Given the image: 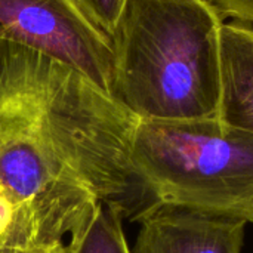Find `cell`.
<instances>
[{
	"mask_svg": "<svg viewBox=\"0 0 253 253\" xmlns=\"http://www.w3.org/2000/svg\"><path fill=\"white\" fill-rule=\"evenodd\" d=\"M138 120L74 68L0 39V145L27 136L52 141L99 202L139 222L160 203L130 163Z\"/></svg>",
	"mask_w": 253,
	"mask_h": 253,
	"instance_id": "cell-1",
	"label": "cell"
},
{
	"mask_svg": "<svg viewBox=\"0 0 253 253\" xmlns=\"http://www.w3.org/2000/svg\"><path fill=\"white\" fill-rule=\"evenodd\" d=\"M224 21L211 0H127L111 96L139 120H218Z\"/></svg>",
	"mask_w": 253,
	"mask_h": 253,
	"instance_id": "cell-2",
	"label": "cell"
},
{
	"mask_svg": "<svg viewBox=\"0 0 253 253\" xmlns=\"http://www.w3.org/2000/svg\"><path fill=\"white\" fill-rule=\"evenodd\" d=\"M129 157L159 203L253 224V133L219 120H138Z\"/></svg>",
	"mask_w": 253,
	"mask_h": 253,
	"instance_id": "cell-3",
	"label": "cell"
},
{
	"mask_svg": "<svg viewBox=\"0 0 253 253\" xmlns=\"http://www.w3.org/2000/svg\"><path fill=\"white\" fill-rule=\"evenodd\" d=\"M98 202L49 139L27 136L0 145V249L64 245Z\"/></svg>",
	"mask_w": 253,
	"mask_h": 253,
	"instance_id": "cell-4",
	"label": "cell"
},
{
	"mask_svg": "<svg viewBox=\"0 0 253 253\" xmlns=\"http://www.w3.org/2000/svg\"><path fill=\"white\" fill-rule=\"evenodd\" d=\"M0 39L36 49L113 95V40L71 0H0Z\"/></svg>",
	"mask_w": 253,
	"mask_h": 253,
	"instance_id": "cell-5",
	"label": "cell"
},
{
	"mask_svg": "<svg viewBox=\"0 0 253 253\" xmlns=\"http://www.w3.org/2000/svg\"><path fill=\"white\" fill-rule=\"evenodd\" d=\"M132 253H242L246 224L160 203L141 219Z\"/></svg>",
	"mask_w": 253,
	"mask_h": 253,
	"instance_id": "cell-6",
	"label": "cell"
},
{
	"mask_svg": "<svg viewBox=\"0 0 253 253\" xmlns=\"http://www.w3.org/2000/svg\"><path fill=\"white\" fill-rule=\"evenodd\" d=\"M221 96L218 120L253 133V25L224 22L219 40Z\"/></svg>",
	"mask_w": 253,
	"mask_h": 253,
	"instance_id": "cell-7",
	"label": "cell"
},
{
	"mask_svg": "<svg viewBox=\"0 0 253 253\" xmlns=\"http://www.w3.org/2000/svg\"><path fill=\"white\" fill-rule=\"evenodd\" d=\"M123 216L98 202L70 236L68 253H132L123 233Z\"/></svg>",
	"mask_w": 253,
	"mask_h": 253,
	"instance_id": "cell-8",
	"label": "cell"
},
{
	"mask_svg": "<svg viewBox=\"0 0 253 253\" xmlns=\"http://www.w3.org/2000/svg\"><path fill=\"white\" fill-rule=\"evenodd\" d=\"M71 1L96 28H99L111 39L127 0H71Z\"/></svg>",
	"mask_w": 253,
	"mask_h": 253,
	"instance_id": "cell-9",
	"label": "cell"
},
{
	"mask_svg": "<svg viewBox=\"0 0 253 253\" xmlns=\"http://www.w3.org/2000/svg\"><path fill=\"white\" fill-rule=\"evenodd\" d=\"M221 10L224 18L253 25V0H211Z\"/></svg>",
	"mask_w": 253,
	"mask_h": 253,
	"instance_id": "cell-10",
	"label": "cell"
},
{
	"mask_svg": "<svg viewBox=\"0 0 253 253\" xmlns=\"http://www.w3.org/2000/svg\"><path fill=\"white\" fill-rule=\"evenodd\" d=\"M0 253H68L65 245H56L52 248H42V249H31V251H21V249H0Z\"/></svg>",
	"mask_w": 253,
	"mask_h": 253,
	"instance_id": "cell-11",
	"label": "cell"
}]
</instances>
